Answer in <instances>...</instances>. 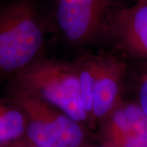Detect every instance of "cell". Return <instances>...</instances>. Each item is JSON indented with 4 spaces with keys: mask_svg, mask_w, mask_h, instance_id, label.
Wrapping results in <instances>:
<instances>
[{
    "mask_svg": "<svg viewBox=\"0 0 147 147\" xmlns=\"http://www.w3.org/2000/svg\"><path fill=\"white\" fill-rule=\"evenodd\" d=\"M44 42L40 11L34 0L0 7V79L13 78L38 59Z\"/></svg>",
    "mask_w": 147,
    "mask_h": 147,
    "instance_id": "obj_1",
    "label": "cell"
},
{
    "mask_svg": "<svg viewBox=\"0 0 147 147\" xmlns=\"http://www.w3.org/2000/svg\"><path fill=\"white\" fill-rule=\"evenodd\" d=\"M11 79L13 87L46 101L76 122L88 120L75 65L38 58Z\"/></svg>",
    "mask_w": 147,
    "mask_h": 147,
    "instance_id": "obj_2",
    "label": "cell"
},
{
    "mask_svg": "<svg viewBox=\"0 0 147 147\" xmlns=\"http://www.w3.org/2000/svg\"><path fill=\"white\" fill-rule=\"evenodd\" d=\"M9 99L23 112L25 140L34 147H80L84 131L80 123L47 102L16 87Z\"/></svg>",
    "mask_w": 147,
    "mask_h": 147,
    "instance_id": "obj_3",
    "label": "cell"
},
{
    "mask_svg": "<svg viewBox=\"0 0 147 147\" xmlns=\"http://www.w3.org/2000/svg\"><path fill=\"white\" fill-rule=\"evenodd\" d=\"M106 0H57L56 21L65 39L84 43L107 30Z\"/></svg>",
    "mask_w": 147,
    "mask_h": 147,
    "instance_id": "obj_4",
    "label": "cell"
},
{
    "mask_svg": "<svg viewBox=\"0 0 147 147\" xmlns=\"http://www.w3.org/2000/svg\"><path fill=\"white\" fill-rule=\"evenodd\" d=\"M106 32L131 57L147 60V1L129 7H110Z\"/></svg>",
    "mask_w": 147,
    "mask_h": 147,
    "instance_id": "obj_5",
    "label": "cell"
},
{
    "mask_svg": "<svg viewBox=\"0 0 147 147\" xmlns=\"http://www.w3.org/2000/svg\"><path fill=\"white\" fill-rule=\"evenodd\" d=\"M104 136L110 147H147V117L137 103L121 102L105 119Z\"/></svg>",
    "mask_w": 147,
    "mask_h": 147,
    "instance_id": "obj_6",
    "label": "cell"
},
{
    "mask_svg": "<svg viewBox=\"0 0 147 147\" xmlns=\"http://www.w3.org/2000/svg\"><path fill=\"white\" fill-rule=\"evenodd\" d=\"M125 65L112 57H97L91 120H105L120 104Z\"/></svg>",
    "mask_w": 147,
    "mask_h": 147,
    "instance_id": "obj_7",
    "label": "cell"
},
{
    "mask_svg": "<svg viewBox=\"0 0 147 147\" xmlns=\"http://www.w3.org/2000/svg\"><path fill=\"white\" fill-rule=\"evenodd\" d=\"M26 118L12 100L0 97V143L15 144L25 140Z\"/></svg>",
    "mask_w": 147,
    "mask_h": 147,
    "instance_id": "obj_8",
    "label": "cell"
},
{
    "mask_svg": "<svg viewBox=\"0 0 147 147\" xmlns=\"http://www.w3.org/2000/svg\"><path fill=\"white\" fill-rule=\"evenodd\" d=\"M97 66V57L81 59L75 65L79 76V88L82 104L88 119H91L95 77Z\"/></svg>",
    "mask_w": 147,
    "mask_h": 147,
    "instance_id": "obj_9",
    "label": "cell"
},
{
    "mask_svg": "<svg viewBox=\"0 0 147 147\" xmlns=\"http://www.w3.org/2000/svg\"><path fill=\"white\" fill-rule=\"evenodd\" d=\"M137 103L147 117V74L143 77L139 86Z\"/></svg>",
    "mask_w": 147,
    "mask_h": 147,
    "instance_id": "obj_10",
    "label": "cell"
},
{
    "mask_svg": "<svg viewBox=\"0 0 147 147\" xmlns=\"http://www.w3.org/2000/svg\"><path fill=\"white\" fill-rule=\"evenodd\" d=\"M15 147H34L30 145L28 142H26V141H21V142H19L18 143H16V146Z\"/></svg>",
    "mask_w": 147,
    "mask_h": 147,
    "instance_id": "obj_11",
    "label": "cell"
},
{
    "mask_svg": "<svg viewBox=\"0 0 147 147\" xmlns=\"http://www.w3.org/2000/svg\"><path fill=\"white\" fill-rule=\"evenodd\" d=\"M16 143L15 144H10V145H7V144H1L0 143V147H15Z\"/></svg>",
    "mask_w": 147,
    "mask_h": 147,
    "instance_id": "obj_12",
    "label": "cell"
},
{
    "mask_svg": "<svg viewBox=\"0 0 147 147\" xmlns=\"http://www.w3.org/2000/svg\"><path fill=\"white\" fill-rule=\"evenodd\" d=\"M143 1H147V0H137V3H138V2H143Z\"/></svg>",
    "mask_w": 147,
    "mask_h": 147,
    "instance_id": "obj_13",
    "label": "cell"
},
{
    "mask_svg": "<svg viewBox=\"0 0 147 147\" xmlns=\"http://www.w3.org/2000/svg\"><path fill=\"white\" fill-rule=\"evenodd\" d=\"M105 147H110V146H105Z\"/></svg>",
    "mask_w": 147,
    "mask_h": 147,
    "instance_id": "obj_14",
    "label": "cell"
}]
</instances>
